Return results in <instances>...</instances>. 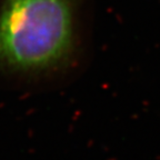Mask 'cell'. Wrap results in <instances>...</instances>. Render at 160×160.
Instances as JSON below:
<instances>
[{
    "instance_id": "obj_1",
    "label": "cell",
    "mask_w": 160,
    "mask_h": 160,
    "mask_svg": "<svg viewBox=\"0 0 160 160\" xmlns=\"http://www.w3.org/2000/svg\"><path fill=\"white\" fill-rule=\"evenodd\" d=\"M79 0H0V65L37 73L67 65L78 46Z\"/></svg>"
}]
</instances>
